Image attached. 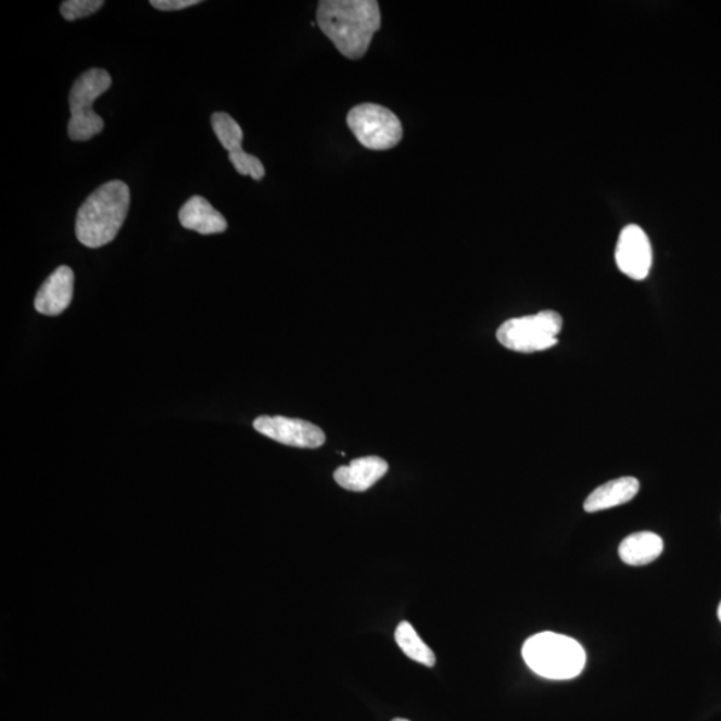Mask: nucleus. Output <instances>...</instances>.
<instances>
[{"mask_svg":"<svg viewBox=\"0 0 721 721\" xmlns=\"http://www.w3.org/2000/svg\"><path fill=\"white\" fill-rule=\"evenodd\" d=\"M317 25L349 60H359L381 28L380 5L376 0H322Z\"/></svg>","mask_w":721,"mask_h":721,"instance_id":"1","label":"nucleus"},{"mask_svg":"<svg viewBox=\"0 0 721 721\" xmlns=\"http://www.w3.org/2000/svg\"><path fill=\"white\" fill-rule=\"evenodd\" d=\"M130 207V189L124 180H110L79 207L75 235L83 245L102 248L114 241Z\"/></svg>","mask_w":721,"mask_h":721,"instance_id":"2","label":"nucleus"},{"mask_svg":"<svg viewBox=\"0 0 721 721\" xmlns=\"http://www.w3.org/2000/svg\"><path fill=\"white\" fill-rule=\"evenodd\" d=\"M522 657L534 673L545 679L568 680L585 667V650L575 640L544 632L529 637Z\"/></svg>","mask_w":721,"mask_h":721,"instance_id":"3","label":"nucleus"},{"mask_svg":"<svg viewBox=\"0 0 721 721\" xmlns=\"http://www.w3.org/2000/svg\"><path fill=\"white\" fill-rule=\"evenodd\" d=\"M113 80L106 69L90 68L75 80L68 96V137L75 142L90 141L104 129V122L92 104L112 87Z\"/></svg>","mask_w":721,"mask_h":721,"instance_id":"4","label":"nucleus"},{"mask_svg":"<svg viewBox=\"0 0 721 721\" xmlns=\"http://www.w3.org/2000/svg\"><path fill=\"white\" fill-rule=\"evenodd\" d=\"M562 318L555 311L508 319L497 330L499 344L519 353L543 352L557 345Z\"/></svg>","mask_w":721,"mask_h":721,"instance_id":"5","label":"nucleus"},{"mask_svg":"<svg viewBox=\"0 0 721 721\" xmlns=\"http://www.w3.org/2000/svg\"><path fill=\"white\" fill-rule=\"evenodd\" d=\"M347 126L357 141L370 150H389L397 147L404 130L397 115L375 103L358 104L347 114Z\"/></svg>","mask_w":721,"mask_h":721,"instance_id":"6","label":"nucleus"},{"mask_svg":"<svg viewBox=\"0 0 721 721\" xmlns=\"http://www.w3.org/2000/svg\"><path fill=\"white\" fill-rule=\"evenodd\" d=\"M253 426L257 432L279 444L302 447V450H317L327 440L321 428L299 418L263 416L258 417Z\"/></svg>","mask_w":721,"mask_h":721,"instance_id":"7","label":"nucleus"},{"mask_svg":"<svg viewBox=\"0 0 721 721\" xmlns=\"http://www.w3.org/2000/svg\"><path fill=\"white\" fill-rule=\"evenodd\" d=\"M212 127L224 149L229 151V161L241 176L261 180L265 177V167L257 156L242 149L243 131L237 121L226 113H214Z\"/></svg>","mask_w":721,"mask_h":721,"instance_id":"8","label":"nucleus"},{"mask_svg":"<svg viewBox=\"0 0 721 721\" xmlns=\"http://www.w3.org/2000/svg\"><path fill=\"white\" fill-rule=\"evenodd\" d=\"M615 258L619 269L635 281L648 277L653 267V246L640 226L628 225L620 232Z\"/></svg>","mask_w":721,"mask_h":721,"instance_id":"9","label":"nucleus"},{"mask_svg":"<svg viewBox=\"0 0 721 721\" xmlns=\"http://www.w3.org/2000/svg\"><path fill=\"white\" fill-rule=\"evenodd\" d=\"M73 294L74 271L68 266H60L38 290L35 309L45 316H60L72 304Z\"/></svg>","mask_w":721,"mask_h":721,"instance_id":"10","label":"nucleus"},{"mask_svg":"<svg viewBox=\"0 0 721 721\" xmlns=\"http://www.w3.org/2000/svg\"><path fill=\"white\" fill-rule=\"evenodd\" d=\"M388 469V463L381 457L356 458L345 467L337 469L334 480L346 491L365 492L380 481L387 475Z\"/></svg>","mask_w":721,"mask_h":721,"instance_id":"11","label":"nucleus"},{"mask_svg":"<svg viewBox=\"0 0 721 721\" xmlns=\"http://www.w3.org/2000/svg\"><path fill=\"white\" fill-rule=\"evenodd\" d=\"M179 223L185 229L202 236L219 235L228 229V220L206 198L194 195L179 211Z\"/></svg>","mask_w":721,"mask_h":721,"instance_id":"12","label":"nucleus"},{"mask_svg":"<svg viewBox=\"0 0 721 721\" xmlns=\"http://www.w3.org/2000/svg\"><path fill=\"white\" fill-rule=\"evenodd\" d=\"M640 490V482L635 477H621L596 488L584 503V509L590 514L606 510L619 505L630 503Z\"/></svg>","mask_w":721,"mask_h":721,"instance_id":"13","label":"nucleus"},{"mask_svg":"<svg viewBox=\"0 0 721 721\" xmlns=\"http://www.w3.org/2000/svg\"><path fill=\"white\" fill-rule=\"evenodd\" d=\"M665 543L653 532H637L628 536L619 546V555L628 566H647L662 554Z\"/></svg>","mask_w":721,"mask_h":721,"instance_id":"14","label":"nucleus"},{"mask_svg":"<svg viewBox=\"0 0 721 721\" xmlns=\"http://www.w3.org/2000/svg\"><path fill=\"white\" fill-rule=\"evenodd\" d=\"M395 643L403 653L413 661L420 662L426 667L435 666V655L432 649L428 647L422 638L417 635L415 628L408 621H403L395 630Z\"/></svg>","mask_w":721,"mask_h":721,"instance_id":"15","label":"nucleus"},{"mask_svg":"<svg viewBox=\"0 0 721 721\" xmlns=\"http://www.w3.org/2000/svg\"><path fill=\"white\" fill-rule=\"evenodd\" d=\"M103 5V0H66L61 4V14L66 21L74 22L98 13Z\"/></svg>","mask_w":721,"mask_h":721,"instance_id":"16","label":"nucleus"},{"mask_svg":"<svg viewBox=\"0 0 721 721\" xmlns=\"http://www.w3.org/2000/svg\"><path fill=\"white\" fill-rule=\"evenodd\" d=\"M201 0H151L150 4L161 11H179L200 4Z\"/></svg>","mask_w":721,"mask_h":721,"instance_id":"17","label":"nucleus"},{"mask_svg":"<svg viewBox=\"0 0 721 721\" xmlns=\"http://www.w3.org/2000/svg\"><path fill=\"white\" fill-rule=\"evenodd\" d=\"M718 616H719V620L721 621V603H720V606H719V609H718Z\"/></svg>","mask_w":721,"mask_h":721,"instance_id":"18","label":"nucleus"},{"mask_svg":"<svg viewBox=\"0 0 721 721\" xmlns=\"http://www.w3.org/2000/svg\"><path fill=\"white\" fill-rule=\"evenodd\" d=\"M392 721H409V720H406V719H394V720H392Z\"/></svg>","mask_w":721,"mask_h":721,"instance_id":"19","label":"nucleus"}]
</instances>
